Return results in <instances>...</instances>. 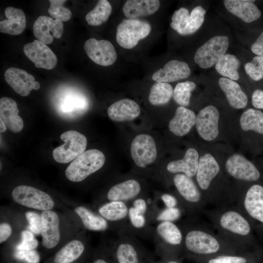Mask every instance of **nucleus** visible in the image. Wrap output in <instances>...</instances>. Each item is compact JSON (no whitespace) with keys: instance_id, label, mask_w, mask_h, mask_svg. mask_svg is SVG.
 <instances>
[{"instance_id":"1","label":"nucleus","mask_w":263,"mask_h":263,"mask_svg":"<svg viewBox=\"0 0 263 263\" xmlns=\"http://www.w3.org/2000/svg\"><path fill=\"white\" fill-rule=\"evenodd\" d=\"M40 215L41 244L44 248L54 249L71 239L67 236L72 237L75 235L68 234V229H74L73 225L62 214L52 209L41 212Z\"/></svg>"},{"instance_id":"2","label":"nucleus","mask_w":263,"mask_h":263,"mask_svg":"<svg viewBox=\"0 0 263 263\" xmlns=\"http://www.w3.org/2000/svg\"><path fill=\"white\" fill-rule=\"evenodd\" d=\"M105 161L104 154L100 150H87L72 161L65 170V176L72 182H81L101 169Z\"/></svg>"},{"instance_id":"3","label":"nucleus","mask_w":263,"mask_h":263,"mask_svg":"<svg viewBox=\"0 0 263 263\" xmlns=\"http://www.w3.org/2000/svg\"><path fill=\"white\" fill-rule=\"evenodd\" d=\"M11 198L19 205L41 212L52 210L56 206L55 201L49 194L26 185L15 187L11 192Z\"/></svg>"},{"instance_id":"4","label":"nucleus","mask_w":263,"mask_h":263,"mask_svg":"<svg viewBox=\"0 0 263 263\" xmlns=\"http://www.w3.org/2000/svg\"><path fill=\"white\" fill-rule=\"evenodd\" d=\"M117 233L112 249L116 263H143V247L136 235L126 230Z\"/></svg>"},{"instance_id":"5","label":"nucleus","mask_w":263,"mask_h":263,"mask_svg":"<svg viewBox=\"0 0 263 263\" xmlns=\"http://www.w3.org/2000/svg\"><path fill=\"white\" fill-rule=\"evenodd\" d=\"M55 99L56 111L64 118H76L84 114L89 107L87 97L74 89H63L58 93Z\"/></svg>"},{"instance_id":"6","label":"nucleus","mask_w":263,"mask_h":263,"mask_svg":"<svg viewBox=\"0 0 263 263\" xmlns=\"http://www.w3.org/2000/svg\"><path fill=\"white\" fill-rule=\"evenodd\" d=\"M151 30V25L147 21L137 19H124L117 27L116 40L121 47L132 49L146 38Z\"/></svg>"},{"instance_id":"7","label":"nucleus","mask_w":263,"mask_h":263,"mask_svg":"<svg viewBox=\"0 0 263 263\" xmlns=\"http://www.w3.org/2000/svg\"><path fill=\"white\" fill-rule=\"evenodd\" d=\"M64 142L62 145L53 150L54 160L59 163L73 161L85 150L87 140L86 136L75 131H68L60 135Z\"/></svg>"},{"instance_id":"8","label":"nucleus","mask_w":263,"mask_h":263,"mask_svg":"<svg viewBox=\"0 0 263 263\" xmlns=\"http://www.w3.org/2000/svg\"><path fill=\"white\" fill-rule=\"evenodd\" d=\"M229 45L226 36H214L197 50L194 56L195 63L201 68L211 67L225 54Z\"/></svg>"},{"instance_id":"9","label":"nucleus","mask_w":263,"mask_h":263,"mask_svg":"<svg viewBox=\"0 0 263 263\" xmlns=\"http://www.w3.org/2000/svg\"><path fill=\"white\" fill-rule=\"evenodd\" d=\"M129 208L127 203L120 201L107 202L94 207V210L108 221L112 230L132 233L129 223Z\"/></svg>"},{"instance_id":"10","label":"nucleus","mask_w":263,"mask_h":263,"mask_svg":"<svg viewBox=\"0 0 263 263\" xmlns=\"http://www.w3.org/2000/svg\"><path fill=\"white\" fill-rule=\"evenodd\" d=\"M143 195V186L134 178H129L112 185L105 196L94 203V207L102 203L111 201H120L129 205L133 200Z\"/></svg>"},{"instance_id":"11","label":"nucleus","mask_w":263,"mask_h":263,"mask_svg":"<svg viewBox=\"0 0 263 263\" xmlns=\"http://www.w3.org/2000/svg\"><path fill=\"white\" fill-rule=\"evenodd\" d=\"M88 249V240L83 229L66 242L54 254L52 263H74L82 257Z\"/></svg>"},{"instance_id":"12","label":"nucleus","mask_w":263,"mask_h":263,"mask_svg":"<svg viewBox=\"0 0 263 263\" xmlns=\"http://www.w3.org/2000/svg\"><path fill=\"white\" fill-rule=\"evenodd\" d=\"M131 153L138 167L146 168L153 163L157 157V149L153 138L149 134L137 135L132 142Z\"/></svg>"},{"instance_id":"13","label":"nucleus","mask_w":263,"mask_h":263,"mask_svg":"<svg viewBox=\"0 0 263 263\" xmlns=\"http://www.w3.org/2000/svg\"><path fill=\"white\" fill-rule=\"evenodd\" d=\"M84 48L88 57L98 65L108 66L116 60L115 49L108 40L91 38L85 41Z\"/></svg>"},{"instance_id":"14","label":"nucleus","mask_w":263,"mask_h":263,"mask_svg":"<svg viewBox=\"0 0 263 263\" xmlns=\"http://www.w3.org/2000/svg\"><path fill=\"white\" fill-rule=\"evenodd\" d=\"M184 242L188 251L197 254L214 253L220 248L218 241L214 237L198 230L188 231L184 237Z\"/></svg>"},{"instance_id":"15","label":"nucleus","mask_w":263,"mask_h":263,"mask_svg":"<svg viewBox=\"0 0 263 263\" xmlns=\"http://www.w3.org/2000/svg\"><path fill=\"white\" fill-rule=\"evenodd\" d=\"M23 52L37 68L51 70L56 65V55L46 44L38 39L26 44Z\"/></svg>"},{"instance_id":"16","label":"nucleus","mask_w":263,"mask_h":263,"mask_svg":"<svg viewBox=\"0 0 263 263\" xmlns=\"http://www.w3.org/2000/svg\"><path fill=\"white\" fill-rule=\"evenodd\" d=\"M220 114L212 105L201 110L196 115L195 125L199 135L206 141H212L219 134L218 122Z\"/></svg>"},{"instance_id":"17","label":"nucleus","mask_w":263,"mask_h":263,"mask_svg":"<svg viewBox=\"0 0 263 263\" xmlns=\"http://www.w3.org/2000/svg\"><path fill=\"white\" fill-rule=\"evenodd\" d=\"M151 237L158 251L168 246H179L183 242V234L179 228L171 222L158 223L153 227Z\"/></svg>"},{"instance_id":"18","label":"nucleus","mask_w":263,"mask_h":263,"mask_svg":"<svg viewBox=\"0 0 263 263\" xmlns=\"http://www.w3.org/2000/svg\"><path fill=\"white\" fill-rule=\"evenodd\" d=\"M4 78L14 91L22 96H26L32 90H37L40 87V83L35 81L32 75L15 67H11L6 70Z\"/></svg>"},{"instance_id":"19","label":"nucleus","mask_w":263,"mask_h":263,"mask_svg":"<svg viewBox=\"0 0 263 263\" xmlns=\"http://www.w3.org/2000/svg\"><path fill=\"white\" fill-rule=\"evenodd\" d=\"M225 168L231 176L238 179L256 181L260 177V173L255 165L239 154H233L228 158Z\"/></svg>"},{"instance_id":"20","label":"nucleus","mask_w":263,"mask_h":263,"mask_svg":"<svg viewBox=\"0 0 263 263\" xmlns=\"http://www.w3.org/2000/svg\"><path fill=\"white\" fill-rule=\"evenodd\" d=\"M33 33L38 40L46 44H51L54 38H59L62 36L64 27L63 22L59 19L41 16L35 21Z\"/></svg>"},{"instance_id":"21","label":"nucleus","mask_w":263,"mask_h":263,"mask_svg":"<svg viewBox=\"0 0 263 263\" xmlns=\"http://www.w3.org/2000/svg\"><path fill=\"white\" fill-rule=\"evenodd\" d=\"M81 225L84 230L94 232H103L112 227L104 218L94 209L83 205H77L73 208Z\"/></svg>"},{"instance_id":"22","label":"nucleus","mask_w":263,"mask_h":263,"mask_svg":"<svg viewBox=\"0 0 263 263\" xmlns=\"http://www.w3.org/2000/svg\"><path fill=\"white\" fill-rule=\"evenodd\" d=\"M188 64L178 60H171L153 73L152 79L156 82L168 83L188 77L190 75Z\"/></svg>"},{"instance_id":"23","label":"nucleus","mask_w":263,"mask_h":263,"mask_svg":"<svg viewBox=\"0 0 263 263\" xmlns=\"http://www.w3.org/2000/svg\"><path fill=\"white\" fill-rule=\"evenodd\" d=\"M19 110L16 102L9 97H3L0 99V119L5 123L11 132H21L24 127L22 118L19 115Z\"/></svg>"},{"instance_id":"24","label":"nucleus","mask_w":263,"mask_h":263,"mask_svg":"<svg viewBox=\"0 0 263 263\" xmlns=\"http://www.w3.org/2000/svg\"><path fill=\"white\" fill-rule=\"evenodd\" d=\"M109 118L116 122L131 121L140 113L139 105L133 100L125 98L112 104L107 111Z\"/></svg>"},{"instance_id":"25","label":"nucleus","mask_w":263,"mask_h":263,"mask_svg":"<svg viewBox=\"0 0 263 263\" xmlns=\"http://www.w3.org/2000/svg\"><path fill=\"white\" fill-rule=\"evenodd\" d=\"M255 0H225L224 3L227 10L246 23L258 19L261 12L253 3Z\"/></svg>"},{"instance_id":"26","label":"nucleus","mask_w":263,"mask_h":263,"mask_svg":"<svg viewBox=\"0 0 263 263\" xmlns=\"http://www.w3.org/2000/svg\"><path fill=\"white\" fill-rule=\"evenodd\" d=\"M219 170V165L211 154L206 153L201 156L196 174V180L200 188L203 190L207 189Z\"/></svg>"},{"instance_id":"27","label":"nucleus","mask_w":263,"mask_h":263,"mask_svg":"<svg viewBox=\"0 0 263 263\" xmlns=\"http://www.w3.org/2000/svg\"><path fill=\"white\" fill-rule=\"evenodd\" d=\"M194 112L184 107H178L169 124V131L174 134L182 136L188 134L195 124Z\"/></svg>"},{"instance_id":"28","label":"nucleus","mask_w":263,"mask_h":263,"mask_svg":"<svg viewBox=\"0 0 263 263\" xmlns=\"http://www.w3.org/2000/svg\"><path fill=\"white\" fill-rule=\"evenodd\" d=\"M199 159L197 151L195 149L189 148L183 159L169 162L166 169L170 173L176 174L182 172L191 178L196 175Z\"/></svg>"},{"instance_id":"29","label":"nucleus","mask_w":263,"mask_h":263,"mask_svg":"<svg viewBox=\"0 0 263 263\" xmlns=\"http://www.w3.org/2000/svg\"><path fill=\"white\" fill-rule=\"evenodd\" d=\"M6 19L0 21V32L12 35H19L26 27V17L22 10L12 6L4 11Z\"/></svg>"},{"instance_id":"30","label":"nucleus","mask_w":263,"mask_h":263,"mask_svg":"<svg viewBox=\"0 0 263 263\" xmlns=\"http://www.w3.org/2000/svg\"><path fill=\"white\" fill-rule=\"evenodd\" d=\"M160 5L158 0H128L123 6V12L127 19H134L153 14Z\"/></svg>"},{"instance_id":"31","label":"nucleus","mask_w":263,"mask_h":263,"mask_svg":"<svg viewBox=\"0 0 263 263\" xmlns=\"http://www.w3.org/2000/svg\"><path fill=\"white\" fill-rule=\"evenodd\" d=\"M221 90L225 93L229 105L233 108L241 109L245 108L248 98L242 90L239 84L231 79L221 77L218 81Z\"/></svg>"},{"instance_id":"32","label":"nucleus","mask_w":263,"mask_h":263,"mask_svg":"<svg viewBox=\"0 0 263 263\" xmlns=\"http://www.w3.org/2000/svg\"><path fill=\"white\" fill-rule=\"evenodd\" d=\"M244 207L253 218L263 223V187L258 184L251 186L246 192Z\"/></svg>"},{"instance_id":"33","label":"nucleus","mask_w":263,"mask_h":263,"mask_svg":"<svg viewBox=\"0 0 263 263\" xmlns=\"http://www.w3.org/2000/svg\"><path fill=\"white\" fill-rule=\"evenodd\" d=\"M173 182L181 197L188 203L198 202L201 194L191 178L184 174H176L173 177Z\"/></svg>"},{"instance_id":"34","label":"nucleus","mask_w":263,"mask_h":263,"mask_svg":"<svg viewBox=\"0 0 263 263\" xmlns=\"http://www.w3.org/2000/svg\"><path fill=\"white\" fill-rule=\"evenodd\" d=\"M220 224L224 228L240 235H246L250 231L248 222L234 211L225 213L221 218Z\"/></svg>"},{"instance_id":"35","label":"nucleus","mask_w":263,"mask_h":263,"mask_svg":"<svg viewBox=\"0 0 263 263\" xmlns=\"http://www.w3.org/2000/svg\"><path fill=\"white\" fill-rule=\"evenodd\" d=\"M128 219L132 231L134 234L143 237H151L153 227L145 215L131 206H129Z\"/></svg>"},{"instance_id":"36","label":"nucleus","mask_w":263,"mask_h":263,"mask_svg":"<svg viewBox=\"0 0 263 263\" xmlns=\"http://www.w3.org/2000/svg\"><path fill=\"white\" fill-rule=\"evenodd\" d=\"M240 66L239 59L235 56L225 54L216 64L215 69L221 75L232 80L239 79L238 69Z\"/></svg>"},{"instance_id":"37","label":"nucleus","mask_w":263,"mask_h":263,"mask_svg":"<svg viewBox=\"0 0 263 263\" xmlns=\"http://www.w3.org/2000/svg\"><path fill=\"white\" fill-rule=\"evenodd\" d=\"M240 124L244 131H253L263 134V113L254 109H248L242 113Z\"/></svg>"},{"instance_id":"38","label":"nucleus","mask_w":263,"mask_h":263,"mask_svg":"<svg viewBox=\"0 0 263 263\" xmlns=\"http://www.w3.org/2000/svg\"><path fill=\"white\" fill-rule=\"evenodd\" d=\"M173 90L168 83L155 82L151 86L149 96L150 103L159 106L168 103L173 95Z\"/></svg>"},{"instance_id":"39","label":"nucleus","mask_w":263,"mask_h":263,"mask_svg":"<svg viewBox=\"0 0 263 263\" xmlns=\"http://www.w3.org/2000/svg\"><path fill=\"white\" fill-rule=\"evenodd\" d=\"M112 11V6L108 0H100L94 8L87 14L85 19L88 24L98 26L108 19Z\"/></svg>"},{"instance_id":"40","label":"nucleus","mask_w":263,"mask_h":263,"mask_svg":"<svg viewBox=\"0 0 263 263\" xmlns=\"http://www.w3.org/2000/svg\"><path fill=\"white\" fill-rule=\"evenodd\" d=\"M196 87V84L190 81L178 83L173 90L172 96L174 100L182 107L188 106L190 103L191 93Z\"/></svg>"},{"instance_id":"41","label":"nucleus","mask_w":263,"mask_h":263,"mask_svg":"<svg viewBox=\"0 0 263 263\" xmlns=\"http://www.w3.org/2000/svg\"><path fill=\"white\" fill-rule=\"evenodd\" d=\"M206 10L201 6H197L191 11L188 23L182 35H188L195 33L201 26L205 19Z\"/></svg>"},{"instance_id":"42","label":"nucleus","mask_w":263,"mask_h":263,"mask_svg":"<svg viewBox=\"0 0 263 263\" xmlns=\"http://www.w3.org/2000/svg\"><path fill=\"white\" fill-rule=\"evenodd\" d=\"M50 5L48 11L53 18L62 21H68L72 17L71 11L63 6L64 0H50Z\"/></svg>"},{"instance_id":"43","label":"nucleus","mask_w":263,"mask_h":263,"mask_svg":"<svg viewBox=\"0 0 263 263\" xmlns=\"http://www.w3.org/2000/svg\"><path fill=\"white\" fill-rule=\"evenodd\" d=\"M190 14L188 9L181 7L175 11L171 18L170 25L180 35L187 27L189 19Z\"/></svg>"},{"instance_id":"44","label":"nucleus","mask_w":263,"mask_h":263,"mask_svg":"<svg viewBox=\"0 0 263 263\" xmlns=\"http://www.w3.org/2000/svg\"><path fill=\"white\" fill-rule=\"evenodd\" d=\"M244 70L246 74L254 81L263 78V57L256 56L252 60L245 64Z\"/></svg>"},{"instance_id":"45","label":"nucleus","mask_w":263,"mask_h":263,"mask_svg":"<svg viewBox=\"0 0 263 263\" xmlns=\"http://www.w3.org/2000/svg\"><path fill=\"white\" fill-rule=\"evenodd\" d=\"M181 215V212L177 207H165L161 209L157 213L154 223L162 222H171L179 219Z\"/></svg>"},{"instance_id":"46","label":"nucleus","mask_w":263,"mask_h":263,"mask_svg":"<svg viewBox=\"0 0 263 263\" xmlns=\"http://www.w3.org/2000/svg\"><path fill=\"white\" fill-rule=\"evenodd\" d=\"M25 217L28 224V229L35 235L41 234L42 222L40 214L35 211H27Z\"/></svg>"},{"instance_id":"47","label":"nucleus","mask_w":263,"mask_h":263,"mask_svg":"<svg viewBox=\"0 0 263 263\" xmlns=\"http://www.w3.org/2000/svg\"><path fill=\"white\" fill-rule=\"evenodd\" d=\"M15 257L27 263H39L40 257L35 250L24 251L17 250L15 253Z\"/></svg>"},{"instance_id":"48","label":"nucleus","mask_w":263,"mask_h":263,"mask_svg":"<svg viewBox=\"0 0 263 263\" xmlns=\"http://www.w3.org/2000/svg\"><path fill=\"white\" fill-rule=\"evenodd\" d=\"M129 205L133 207L139 212L147 216L149 211V203L147 197H138L133 200Z\"/></svg>"},{"instance_id":"49","label":"nucleus","mask_w":263,"mask_h":263,"mask_svg":"<svg viewBox=\"0 0 263 263\" xmlns=\"http://www.w3.org/2000/svg\"><path fill=\"white\" fill-rule=\"evenodd\" d=\"M246 260L239 256H221L212 259L208 263H246Z\"/></svg>"},{"instance_id":"50","label":"nucleus","mask_w":263,"mask_h":263,"mask_svg":"<svg viewBox=\"0 0 263 263\" xmlns=\"http://www.w3.org/2000/svg\"><path fill=\"white\" fill-rule=\"evenodd\" d=\"M13 233L11 225L7 221H2L0 224V243L6 242Z\"/></svg>"},{"instance_id":"51","label":"nucleus","mask_w":263,"mask_h":263,"mask_svg":"<svg viewBox=\"0 0 263 263\" xmlns=\"http://www.w3.org/2000/svg\"><path fill=\"white\" fill-rule=\"evenodd\" d=\"M98 251V254L95 255L92 260V263H116L113 256V259L110 260L107 256V247H101Z\"/></svg>"},{"instance_id":"52","label":"nucleus","mask_w":263,"mask_h":263,"mask_svg":"<svg viewBox=\"0 0 263 263\" xmlns=\"http://www.w3.org/2000/svg\"><path fill=\"white\" fill-rule=\"evenodd\" d=\"M38 245V242L36 238L30 240L20 241L16 246V250L24 251L35 250Z\"/></svg>"},{"instance_id":"53","label":"nucleus","mask_w":263,"mask_h":263,"mask_svg":"<svg viewBox=\"0 0 263 263\" xmlns=\"http://www.w3.org/2000/svg\"><path fill=\"white\" fill-rule=\"evenodd\" d=\"M251 101L255 108L263 109V91L260 89L255 90L252 95Z\"/></svg>"},{"instance_id":"54","label":"nucleus","mask_w":263,"mask_h":263,"mask_svg":"<svg viewBox=\"0 0 263 263\" xmlns=\"http://www.w3.org/2000/svg\"><path fill=\"white\" fill-rule=\"evenodd\" d=\"M157 197L162 201L165 207H177L178 201L174 196L169 193H163Z\"/></svg>"},{"instance_id":"55","label":"nucleus","mask_w":263,"mask_h":263,"mask_svg":"<svg viewBox=\"0 0 263 263\" xmlns=\"http://www.w3.org/2000/svg\"><path fill=\"white\" fill-rule=\"evenodd\" d=\"M251 50L257 56L263 57V32L252 44Z\"/></svg>"},{"instance_id":"56","label":"nucleus","mask_w":263,"mask_h":263,"mask_svg":"<svg viewBox=\"0 0 263 263\" xmlns=\"http://www.w3.org/2000/svg\"><path fill=\"white\" fill-rule=\"evenodd\" d=\"M0 132L1 133H2V132H4L6 131V126L5 123L2 121V120L0 119Z\"/></svg>"},{"instance_id":"57","label":"nucleus","mask_w":263,"mask_h":263,"mask_svg":"<svg viewBox=\"0 0 263 263\" xmlns=\"http://www.w3.org/2000/svg\"><path fill=\"white\" fill-rule=\"evenodd\" d=\"M166 263H179L176 261H170L167 262Z\"/></svg>"}]
</instances>
